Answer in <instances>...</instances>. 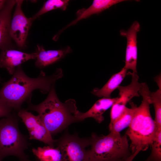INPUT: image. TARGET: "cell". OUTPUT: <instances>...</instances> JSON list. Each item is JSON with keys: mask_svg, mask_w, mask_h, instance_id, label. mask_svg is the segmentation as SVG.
Wrapping results in <instances>:
<instances>
[{"mask_svg": "<svg viewBox=\"0 0 161 161\" xmlns=\"http://www.w3.org/2000/svg\"><path fill=\"white\" fill-rule=\"evenodd\" d=\"M12 111L0 102V117L7 116Z\"/></svg>", "mask_w": 161, "mask_h": 161, "instance_id": "cell-22", "label": "cell"}, {"mask_svg": "<svg viewBox=\"0 0 161 161\" xmlns=\"http://www.w3.org/2000/svg\"><path fill=\"white\" fill-rule=\"evenodd\" d=\"M72 51L69 46L60 49L46 50L42 46L38 45L35 65L39 68L44 67L59 61Z\"/></svg>", "mask_w": 161, "mask_h": 161, "instance_id": "cell-12", "label": "cell"}, {"mask_svg": "<svg viewBox=\"0 0 161 161\" xmlns=\"http://www.w3.org/2000/svg\"><path fill=\"white\" fill-rule=\"evenodd\" d=\"M151 147V153L146 161H161V128H157Z\"/></svg>", "mask_w": 161, "mask_h": 161, "instance_id": "cell-21", "label": "cell"}, {"mask_svg": "<svg viewBox=\"0 0 161 161\" xmlns=\"http://www.w3.org/2000/svg\"><path fill=\"white\" fill-rule=\"evenodd\" d=\"M7 0H0V11L4 7Z\"/></svg>", "mask_w": 161, "mask_h": 161, "instance_id": "cell-24", "label": "cell"}, {"mask_svg": "<svg viewBox=\"0 0 161 161\" xmlns=\"http://www.w3.org/2000/svg\"><path fill=\"white\" fill-rule=\"evenodd\" d=\"M16 0H7L4 8L0 11V49L10 46L11 38L10 34L11 14Z\"/></svg>", "mask_w": 161, "mask_h": 161, "instance_id": "cell-13", "label": "cell"}, {"mask_svg": "<svg viewBox=\"0 0 161 161\" xmlns=\"http://www.w3.org/2000/svg\"><path fill=\"white\" fill-rule=\"evenodd\" d=\"M32 151L39 161H61V154L57 147L49 145L43 147L33 148Z\"/></svg>", "mask_w": 161, "mask_h": 161, "instance_id": "cell-18", "label": "cell"}, {"mask_svg": "<svg viewBox=\"0 0 161 161\" xmlns=\"http://www.w3.org/2000/svg\"><path fill=\"white\" fill-rule=\"evenodd\" d=\"M161 76L159 75L155 78V80L159 87V89H161Z\"/></svg>", "mask_w": 161, "mask_h": 161, "instance_id": "cell-23", "label": "cell"}, {"mask_svg": "<svg viewBox=\"0 0 161 161\" xmlns=\"http://www.w3.org/2000/svg\"><path fill=\"white\" fill-rule=\"evenodd\" d=\"M127 70L123 67L119 72L113 75L102 88H95L91 93L98 97L111 98L112 92L119 86L126 75Z\"/></svg>", "mask_w": 161, "mask_h": 161, "instance_id": "cell-15", "label": "cell"}, {"mask_svg": "<svg viewBox=\"0 0 161 161\" xmlns=\"http://www.w3.org/2000/svg\"><path fill=\"white\" fill-rule=\"evenodd\" d=\"M131 81L129 85L119 86L117 89L119 91V100L126 104L133 97L140 96L139 91L142 83L138 82L139 76L137 73H131Z\"/></svg>", "mask_w": 161, "mask_h": 161, "instance_id": "cell-16", "label": "cell"}, {"mask_svg": "<svg viewBox=\"0 0 161 161\" xmlns=\"http://www.w3.org/2000/svg\"><path fill=\"white\" fill-rule=\"evenodd\" d=\"M150 92L146 84L140 88L139 94L142 100L139 106L136 105L132 120L125 134L131 141V155L129 161H132L140 152L151 147L156 135L157 128L150 111Z\"/></svg>", "mask_w": 161, "mask_h": 161, "instance_id": "cell-2", "label": "cell"}, {"mask_svg": "<svg viewBox=\"0 0 161 161\" xmlns=\"http://www.w3.org/2000/svg\"><path fill=\"white\" fill-rule=\"evenodd\" d=\"M0 52V68L7 70L13 75L16 68L30 59H35L36 53H28L14 49L10 46L3 48Z\"/></svg>", "mask_w": 161, "mask_h": 161, "instance_id": "cell-10", "label": "cell"}, {"mask_svg": "<svg viewBox=\"0 0 161 161\" xmlns=\"http://www.w3.org/2000/svg\"><path fill=\"white\" fill-rule=\"evenodd\" d=\"M17 114L26 126L30 139L36 140L54 147L55 140L38 115H34L24 109H20Z\"/></svg>", "mask_w": 161, "mask_h": 161, "instance_id": "cell-7", "label": "cell"}, {"mask_svg": "<svg viewBox=\"0 0 161 161\" xmlns=\"http://www.w3.org/2000/svg\"><path fill=\"white\" fill-rule=\"evenodd\" d=\"M130 104L131 107L126 106L122 114L109 127L110 132L120 133L124 129L129 127L132 120L136 105L132 102Z\"/></svg>", "mask_w": 161, "mask_h": 161, "instance_id": "cell-17", "label": "cell"}, {"mask_svg": "<svg viewBox=\"0 0 161 161\" xmlns=\"http://www.w3.org/2000/svg\"><path fill=\"white\" fill-rule=\"evenodd\" d=\"M118 97L113 98L103 97L97 100L88 111L80 112L78 118L80 122L89 117L93 118L97 122L101 123L104 120L103 114L111 107L118 99Z\"/></svg>", "mask_w": 161, "mask_h": 161, "instance_id": "cell-14", "label": "cell"}, {"mask_svg": "<svg viewBox=\"0 0 161 161\" xmlns=\"http://www.w3.org/2000/svg\"><path fill=\"white\" fill-rule=\"evenodd\" d=\"M2 80V79L1 77V76H0V83H1Z\"/></svg>", "mask_w": 161, "mask_h": 161, "instance_id": "cell-25", "label": "cell"}, {"mask_svg": "<svg viewBox=\"0 0 161 161\" xmlns=\"http://www.w3.org/2000/svg\"><path fill=\"white\" fill-rule=\"evenodd\" d=\"M69 0H48L45 2L41 9L32 17L33 21L41 15L50 11L60 9L65 10L68 5Z\"/></svg>", "mask_w": 161, "mask_h": 161, "instance_id": "cell-19", "label": "cell"}, {"mask_svg": "<svg viewBox=\"0 0 161 161\" xmlns=\"http://www.w3.org/2000/svg\"><path fill=\"white\" fill-rule=\"evenodd\" d=\"M63 76L62 69L57 68L51 75L47 76L41 70L36 78L28 77L20 66H18L11 78L0 89V102L13 111H18L24 102H30L32 92L38 89L42 93L49 92L57 80Z\"/></svg>", "mask_w": 161, "mask_h": 161, "instance_id": "cell-1", "label": "cell"}, {"mask_svg": "<svg viewBox=\"0 0 161 161\" xmlns=\"http://www.w3.org/2000/svg\"><path fill=\"white\" fill-rule=\"evenodd\" d=\"M126 1L124 0H94L92 4L88 8H83L78 10L76 13V18L63 28L55 35L58 38L59 35L66 29L75 24L78 21L89 17L91 15L98 14L108 9L112 6Z\"/></svg>", "mask_w": 161, "mask_h": 161, "instance_id": "cell-11", "label": "cell"}, {"mask_svg": "<svg viewBox=\"0 0 161 161\" xmlns=\"http://www.w3.org/2000/svg\"><path fill=\"white\" fill-rule=\"evenodd\" d=\"M151 104H153L154 109V120L157 128H161V89L150 93Z\"/></svg>", "mask_w": 161, "mask_h": 161, "instance_id": "cell-20", "label": "cell"}, {"mask_svg": "<svg viewBox=\"0 0 161 161\" xmlns=\"http://www.w3.org/2000/svg\"><path fill=\"white\" fill-rule=\"evenodd\" d=\"M61 154V161H89V138H80L75 134L66 133L55 140Z\"/></svg>", "mask_w": 161, "mask_h": 161, "instance_id": "cell-6", "label": "cell"}, {"mask_svg": "<svg viewBox=\"0 0 161 161\" xmlns=\"http://www.w3.org/2000/svg\"><path fill=\"white\" fill-rule=\"evenodd\" d=\"M35 161H39L38 160H37Z\"/></svg>", "mask_w": 161, "mask_h": 161, "instance_id": "cell-26", "label": "cell"}, {"mask_svg": "<svg viewBox=\"0 0 161 161\" xmlns=\"http://www.w3.org/2000/svg\"><path fill=\"white\" fill-rule=\"evenodd\" d=\"M28 109L38 113L41 121L52 135L59 133L72 123L80 122L75 101L69 99L63 103L58 98L54 85L46 98L36 105L29 103Z\"/></svg>", "mask_w": 161, "mask_h": 161, "instance_id": "cell-3", "label": "cell"}, {"mask_svg": "<svg viewBox=\"0 0 161 161\" xmlns=\"http://www.w3.org/2000/svg\"><path fill=\"white\" fill-rule=\"evenodd\" d=\"M89 161H128L131 155L128 137L111 132L106 135L92 134Z\"/></svg>", "mask_w": 161, "mask_h": 161, "instance_id": "cell-4", "label": "cell"}, {"mask_svg": "<svg viewBox=\"0 0 161 161\" xmlns=\"http://www.w3.org/2000/svg\"><path fill=\"white\" fill-rule=\"evenodd\" d=\"M18 117L12 113L0 119V161L10 155L29 161L24 152L28 145L27 138L19 130Z\"/></svg>", "mask_w": 161, "mask_h": 161, "instance_id": "cell-5", "label": "cell"}, {"mask_svg": "<svg viewBox=\"0 0 161 161\" xmlns=\"http://www.w3.org/2000/svg\"><path fill=\"white\" fill-rule=\"evenodd\" d=\"M140 30L139 23L135 21L127 30H121L120 35L126 39L125 65L124 67L131 70L133 73H137V35Z\"/></svg>", "mask_w": 161, "mask_h": 161, "instance_id": "cell-9", "label": "cell"}, {"mask_svg": "<svg viewBox=\"0 0 161 161\" xmlns=\"http://www.w3.org/2000/svg\"><path fill=\"white\" fill-rule=\"evenodd\" d=\"M23 2V0H16V7L10 29L11 39L20 48L24 46L29 30L33 21L31 17L27 18L23 13L21 8Z\"/></svg>", "mask_w": 161, "mask_h": 161, "instance_id": "cell-8", "label": "cell"}]
</instances>
